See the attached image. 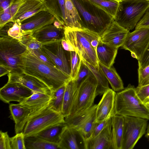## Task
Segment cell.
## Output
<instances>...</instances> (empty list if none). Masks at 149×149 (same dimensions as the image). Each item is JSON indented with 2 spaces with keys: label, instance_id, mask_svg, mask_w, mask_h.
<instances>
[{
  "label": "cell",
  "instance_id": "cell-1",
  "mask_svg": "<svg viewBox=\"0 0 149 149\" xmlns=\"http://www.w3.org/2000/svg\"><path fill=\"white\" fill-rule=\"evenodd\" d=\"M22 70L45 84L52 92L66 84L71 77L39 60L28 50L22 56Z\"/></svg>",
  "mask_w": 149,
  "mask_h": 149
},
{
  "label": "cell",
  "instance_id": "cell-2",
  "mask_svg": "<svg viewBox=\"0 0 149 149\" xmlns=\"http://www.w3.org/2000/svg\"><path fill=\"white\" fill-rule=\"evenodd\" d=\"M65 39L74 49L82 59L99 69L96 51L91 44L94 39L100 38L98 34L85 28L65 26Z\"/></svg>",
  "mask_w": 149,
  "mask_h": 149
},
{
  "label": "cell",
  "instance_id": "cell-3",
  "mask_svg": "<svg viewBox=\"0 0 149 149\" xmlns=\"http://www.w3.org/2000/svg\"><path fill=\"white\" fill-rule=\"evenodd\" d=\"M81 20V28L100 36L110 25L113 19L88 0H72Z\"/></svg>",
  "mask_w": 149,
  "mask_h": 149
},
{
  "label": "cell",
  "instance_id": "cell-4",
  "mask_svg": "<svg viewBox=\"0 0 149 149\" xmlns=\"http://www.w3.org/2000/svg\"><path fill=\"white\" fill-rule=\"evenodd\" d=\"M115 114L149 120V109L137 95L134 86L130 84L116 93Z\"/></svg>",
  "mask_w": 149,
  "mask_h": 149
},
{
  "label": "cell",
  "instance_id": "cell-5",
  "mask_svg": "<svg viewBox=\"0 0 149 149\" xmlns=\"http://www.w3.org/2000/svg\"><path fill=\"white\" fill-rule=\"evenodd\" d=\"M19 40L11 38H0V64L7 67L9 73H23L22 56L28 51Z\"/></svg>",
  "mask_w": 149,
  "mask_h": 149
},
{
  "label": "cell",
  "instance_id": "cell-6",
  "mask_svg": "<svg viewBox=\"0 0 149 149\" xmlns=\"http://www.w3.org/2000/svg\"><path fill=\"white\" fill-rule=\"evenodd\" d=\"M149 7V0H126L119 2L114 20L129 31L133 29Z\"/></svg>",
  "mask_w": 149,
  "mask_h": 149
},
{
  "label": "cell",
  "instance_id": "cell-7",
  "mask_svg": "<svg viewBox=\"0 0 149 149\" xmlns=\"http://www.w3.org/2000/svg\"><path fill=\"white\" fill-rule=\"evenodd\" d=\"M65 122V117L48 107L26 123L23 131L25 138L36 136L38 133L54 125Z\"/></svg>",
  "mask_w": 149,
  "mask_h": 149
},
{
  "label": "cell",
  "instance_id": "cell-8",
  "mask_svg": "<svg viewBox=\"0 0 149 149\" xmlns=\"http://www.w3.org/2000/svg\"><path fill=\"white\" fill-rule=\"evenodd\" d=\"M97 81L93 74L87 77L81 82L77 88L73 108L70 115L87 109L94 105L95 99L97 96Z\"/></svg>",
  "mask_w": 149,
  "mask_h": 149
},
{
  "label": "cell",
  "instance_id": "cell-9",
  "mask_svg": "<svg viewBox=\"0 0 149 149\" xmlns=\"http://www.w3.org/2000/svg\"><path fill=\"white\" fill-rule=\"evenodd\" d=\"M123 117L124 130L122 149H132L146 134L148 120L133 116Z\"/></svg>",
  "mask_w": 149,
  "mask_h": 149
},
{
  "label": "cell",
  "instance_id": "cell-10",
  "mask_svg": "<svg viewBox=\"0 0 149 149\" xmlns=\"http://www.w3.org/2000/svg\"><path fill=\"white\" fill-rule=\"evenodd\" d=\"M40 49L57 69L71 77L70 52L63 48L61 41L42 44Z\"/></svg>",
  "mask_w": 149,
  "mask_h": 149
},
{
  "label": "cell",
  "instance_id": "cell-11",
  "mask_svg": "<svg viewBox=\"0 0 149 149\" xmlns=\"http://www.w3.org/2000/svg\"><path fill=\"white\" fill-rule=\"evenodd\" d=\"M149 43V26L135 29L129 32L122 48L129 51L132 57L139 60Z\"/></svg>",
  "mask_w": 149,
  "mask_h": 149
},
{
  "label": "cell",
  "instance_id": "cell-12",
  "mask_svg": "<svg viewBox=\"0 0 149 149\" xmlns=\"http://www.w3.org/2000/svg\"><path fill=\"white\" fill-rule=\"evenodd\" d=\"M56 18L47 10H42L18 23L23 34H31L47 25L52 24Z\"/></svg>",
  "mask_w": 149,
  "mask_h": 149
},
{
  "label": "cell",
  "instance_id": "cell-13",
  "mask_svg": "<svg viewBox=\"0 0 149 149\" xmlns=\"http://www.w3.org/2000/svg\"><path fill=\"white\" fill-rule=\"evenodd\" d=\"M33 93L31 90L19 83L7 82L0 89V98L6 103L12 101L19 103Z\"/></svg>",
  "mask_w": 149,
  "mask_h": 149
},
{
  "label": "cell",
  "instance_id": "cell-14",
  "mask_svg": "<svg viewBox=\"0 0 149 149\" xmlns=\"http://www.w3.org/2000/svg\"><path fill=\"white\" fill-rule=\"evenodd\" d=\"M116 93L112 89L109 88L103 94L101 100L97 104L95 122L108 120L115 115Z\"/></svg>",
  "mask_w": 149,
  "mask_h": 149
},
{
  "label": "cell",
  "instance_id": "cell-15",
  "mask_svg": "<svg viewBox=\"0 0 149 149\" xmlns=\"http://www.w3.org/2000/svg\"><path fill=\"white\" fill-rule=\"evenodd\" d=\"M129 32L113 20L100 36V40L103 42L118 48L123 45Z\"/></svg>",
  "mask_w": 149,
  "mask_h": 149
},
{
  "label": "cell",
  "instance_id": "cell-16",
  "mask_svg": "<svg viewBox=\"0 0 149 149\" xmlns=\"http://www.w3.org/2000/svg\"><path fill=\"white\" fill-rule=\"evenodd\" d=\"M8 82L19 83L27 87L33 92L46 93L50 95L51 91L48 87L37 79L29 75L21 74H8Z\"/></svg>",
  "mask_w": 149,
  "mask_h": 149
},
{
  "label": "cell",
  "instance_id": "cell-17",
  "mask_svg": "<svg viewBox=\"0 0 149 149\" xmlns=\"http://www.w3.org/2000/svg\"><path fill=\"white\" fill-rule=\"evenodd\" d=\"M46 10L43 0H23L13 22H19L38 12Z\"/></svg>",
  "mask_w": 149,
  "mask_h": 149
},
{
  "label": "cell",
  "instance_id": "cell-18",
  "mask_svg": "<svg viewBox=\"0 0 149 149\" xmlns=\"http://www.w3.org/2000/svg\"><path fill=\"white\" fill-rule=\"evenodd\" d=\"M65 29L58 28L53 24L45 26L31 33L42 44L61 41L65 39Z\"/></svg>",
  "mask_w": 149,
  "mask_h": 149
},
{
  "label": "cell",
  "instance_id": "cell-19",
  "mask_svg": "<svg viewBox=\"0 0 149 149\" xmlns=\"http://www.w3.org/2000/svg\"><path fill=\"white\" fill-rule=\"evenodd\" d=\"M111 121L96 136L84 141V149H113L111 137Z\"/></svg>",
  "mask_w": 149,
  "mask_h": 149
},
{
  "label": "cell",
  "instance_id": "cell-20",
  "mask_svg": "<svg viewBox=\"0 0 149 149\" xmlns=\"http://www.w3.org/2000/svg\"><path fill=\"white\" fill-rule=\"evenodd\" d=\"M97 106L94 104L87 109L65 117V126L78 131L95 114Z\"/></svg>",
  "mask_w": 149,
  "mask_h": 149
},
{
  "label": "cell",
  "instance_id": "cell-21",
  "mask_svg": "<svg viewBox=\"0 0 149 149\" xmlns=\"http://www.w3.org/2000/svg\"><path fill=\"white\" fill-rule=\"evenodd\" d=\"M123 116L114 115L111 119V137L113 149H122L124 130Z\"/></svg>",
  "mask_w": 149,
  "mask_h": 149
},
{
  "label": "cell",
  "instance_id": "cell-22",
  "mask_svg": "<svg viewBox=\"0 0 149 149\" xmlns=\"http://www.w3.org/2000/svg\"><path fill=\"white\" fill-rule=\"evenodd\" d=\"M118 49L100 40L96 49L99 62L108 68L111 67L114 62Z\"/></svg>",
  "mask_w": 149,
  "mask_h": 149
},
{
  "label": "cell",
  "instance_id": "cell-23",
  "mask_svg": "<svg viewBox=\"0 0 149 149\" xmlns=\"http://www.w3.org/2000/svg\"><path fill=\"white\" fill-rule=\"evenodd\" d=\"M50 97V95L46 93L34 92L19 103L29 108L33 113L47 107Z\"/></svg>",
  "mask_w": 149,
  "mask_h": 149
},
{
  "label": "cell",
  "instance_id": "cell-24",
  "mask_svg": "<svg viewBox=\"0 0 149 149\" xmlns=\"http://www.w3.org/2000/svg\"><path fill=\"white\" fill-rule=\"evenodd\" d=\"M81 138H82L78 131L65 126L58 144L59 149H80L79 140Z\"/></svg>",
  "mask_w": 149,
  "mask_h": 149
},
{
  "label": "cell",
  "instance_id": "cell-25",
  "mask_svg": "<svg viewBox=\"0 0 149 149\" xmlns=\"http://www.w3.org/2000/svg\"><path fill=\"white\" fill-rule=\"evenodd\" d=\"M77 87L72 78L66 84L61 113L65 117L70 115L73 108Z\"/></svg>",
  "mask_w": 149,
  "mask_h": 149
},
{
  "label": "cell",
  "instance_id": "cell-26",
  "mask_svg": "<svg viewBox=\"0 0 149 149\" xmlns=\"http://www.w3.org/2000/svg\"><path fill=\"white\" fill-rule=\"evenodd\" d=\"M46 10L65 26V0H43Z\"/></svg>",
  "mask_w": 149,
  "mask_h": 149
},
{
  "label": "cell",
  "instance_id": "cell-27",
  "mask_svg": "<svg viewBox=\"0 0 149 149\" xmlns=\"http://www.w3.org/2000/svg\"><path fill=\"white\" fill-rule=\"evenodd\" d=\"M10 117L15 122V131L17 130L29 115L33 113L30 109L20 104L11 103L9 106Z\"/></svg>",
  "mask_w": 149,
  "mask_h": 149
},
{
  "label": "cell",
  "instance_id": "cell-28",
  "mask_svg": "<svg viewBox=\"0 0 149 149\" xmlns=\"http://www.w3.org/2000/svg\"><path fill=\"white\" fill-rule=\"evenodd\" d=\"M66 26L81 28V20L78 11L72 0H65Z\"/></svg>",
  "mask_w": 149,
  "mask_h": 149
},
{
  "label": "cell",
  "instance_id": "cell-29",
  "mask_svg": "<svg viewBox=\"0 0 149 149\" xmlns=\"http://www.w3.org/2000/svg\"><path fill=\"white\" fill-rule=\"evenodd\" d=\"M65 127L64 123H58L46 128L36 136L50 143L58 144Z\"/></svg>",
  "mask_w": 149,
  "mask_h": 149
},
{
  "label": "cell",
  "instance_id": "cell-30",
  "mask_svg": "<svg viewBox=\"0 0 149 149\" xmlns=\"http://www.w3.org/2000/svg\"><path fill=\"white\" fill-rule=\"evenodd\" d=\"M99 65L113 90L118 92L124 89L122 80L113 67L108 68L99 62Z\"/></svg>",
  "mask_w": 149,
  "mask_h": 149
},
{
  "label": "cell",
  "instance_id": "cell-31",
  "mask_svg": "<svg viewBox=\"0 0 149 149\" xmlns=\"http://www.w3.org/2000/svg\"><path fill=\"white\" fill-rule=\"evenodd\" d=\"M26 149H59L58 144L49 142L36 136L24 138Z\"/></svg>",
  "mask_w": 149,
  "mask_h": 149
},
{
  "label": "cell",
  "instance_id": "cell-32",
  "mask_svg": "<svg viewBox=\"0 0 149 149\" xmlns=\"http://www.w3.org/2000/svg\"><path fill=\"white\" fill-rule=\"evenodd\" d=\"M24 35L18 23L10 22L0 28V37L11 38L20 41Z\"/></svg>",
  "mask_w": 149,
  "mask_h": 149
},
{
  "label": "cell",
  "instance_id": "cell-33",
  "mask_svg": "<svg viewBox=\"0 0 149 149\" xmlns=\"http://www.w3.org/2000/svg\"><path fill=\"white\" fill-rule=\"evenodd\" d=\"M66 84L52 92L48 104L50 109L61 113Z\"/></svg>",
  "mask_w": 149,
  "mask_h": 149
},
{
  "label": "cell",
  "instance_id": "cell-34",
  "mask_svg": "<svg viewBox=\"0 0 149 149\" xmlns=\"http://www.w3.org/2000/svg\"><path fill=\"white\" fill-rule=\"evenodd\" d=\"M83 62L89 68L95 77L97 83V95H102L109 88L108 81L100 68L97 70L93 66L82 59Z\"/></svg>",
  "mask_w": 149,
  "mask_h": 149
},
{
  "label": "cell",
  "instance_id": "cell-35",
  "mask_svg": "<svg viewBox=\"0 0 149 149\" xmlns=\"http://www.w3.org/2000/svg\"><path fill=\"white\" fill-rule=\"evenodd\" d=\"M92 3L102 9L113 19H114L119 3L111 0H88Z\"/></svg>",
  "mask_w": 149,
  "mask_h": 149
},
{
  "label": "cell",
  "instance_id": "cell-36",
  "mask_svg": "<svg viewBox=\"0 0 149 149\" xmlns=\"http://www.w3.org/2000/svg\"><path fill=\"white\" fill-rule=\"evenodd\" d=\"M92 74L91 70L82 60L77 73L74 79L75 84L77 88L84 79Z\"/></svg>",
  "mask_w": 149,
  "mask_h": 149
},
{
  "label": "cell",
  "instance_id": "cell-37",
  "mask_svg": "<svg viewBox=\"0 0 149 149\" xmlns=\"http://www.w3.org/2000/svg\"><path fill=\"white\" fill-rule=\"evenodd\" d=\"M20 41L29 50L40 49L42 45V44L33 37L31 34L24 35Z\"/></svg>",
  "mask_w": 149,
  "mask_h": 149
},
{
  "label": "cell",
  "instance_id": "cell-38",
  "mask_svg": "<svg viewBox=\"0 0 149 149\" xmlns=\"http://www.w3.org/2000/svg\"><path fill=\"white\" fill-rule=\"evenodd\" d=\"M71 67V77L74 79L75 78L80 67L81 58L75 51L70 52Z\"/></svg>",
  "mask_w": 149,
  "mask_h": 149
},
{
  "label": "cell",
  "instance_id": "cell-39",
  "mask_svg": "<svg viewBox=\"0 0 149 149\" xmlns=\"http://www.w3.org/2000/svg\"><path fill=\"white\" fill-rule=\"evenodd\" d=\"M25 137L23 132L16 134L10 137V144L11 149H26Z\"/></svg>",
  "mask_w": 149,
  "mask_h": 149
},
{
  "label": "cell",
  "instance_id": "cell-40",
  "mask_svg": "<svg viewBox=\"0 0 149 149\" xmlns=\"http://www.w3.org/2000/svg\"><path fill=\"white\" fill-rule=\"evenodd\" d=\"M138 86H141L149 84V65L144 68L139 67Z\"/></svg>",
  "mask_w": 149,
  "mask_h": 149
},
{
  "label": "cell",
  "instance_id": "cell-41",
  "mask_svg": "<svg viewBox=\"0 0 149 149\" xmlns=\"http://www.w3.org/2000/svg\"><path fill=\"white\" fill-rule=\"evenodd\" d=\"M136 94L144 103L149 100V84L141 86L135 88Z\"/></svg>",
  "mask_w": 149,
  "mask_h": 149
},
{
  "label": "cell",
  "instance_id": "cell-42",
  "mask_svg": "<svg viewBox=\"0 0 149 149\" xmlns=\"http://www.w3.org/2000/svg\"><path fill=\"white\" fill-rule=\"evenodd\" d=\"M111 118L101 122H95L89 139L94 138L98 134L111 122Z\"/></svg>",
  "mask_w": 149,
  "mask_h": 149
},
{
  "label": "cell",
  "instance_id": "cell-43",
  "mask_svg": "<svg viewBox=\"0 0 149 149\" xmlns=\"http://www.w3.org/2000/svg\"><path fill=\"white\" fill-rule=\"evenodd\" d=\"M28 50L42 62L57 68L56 65L45 55L40 49Z\"/></svg>",
  "mask_w": 149,
  "mask_h": 149
},
{
  "label": "cell",
  "instance_id": "cell-44",
  "mask_svg": "<svg viewBox=\"0 0 149 149\" xmlns=\"http://www.w3.org/2000/svg\"><path fill=\"white\" fill-rule=\"evenodd\" d=\"M0 149H11L10 144V137L7 132H0Z\"/></svg>",
  "mask_w": 149,
  "mask_h": 149
},
{
  "label": "cell",
  "instance_id": "cell-45",
  "mask_svg": "<svg viewBox=\"0 0 149 149\" xmlns=\"http://www.w3.org/2000/svg\"><path fill=\"white\" fill-rule=\"evenodd\" d=\"M139 67L144 68L149 65V43L143 55L138 60Z\"/></svg>",
  "mask_w": 149,
  "mask_h": 149
},
{
  "label": "cell",
  "instance_id": "cell-46",
  "mask_svg": "<svg viewBox=\"0 0 149 149\" xmlns=\"http://www.w3.org/2000/svg\"><path fill=\"white\" fill-rule=\"evenodd\" d=\"M13 17L10 12H0V28L6 24L13 21Z\"/></svg>",
  "mask_w": 149,
  "mask_h": 149
},
{
  "label": "cell",
  "instance_id": "cell-47",
  "mask_svg": "<svg viewBox=\"0 0 149 149\" xmlns=\"http://www.w3.org/2000/svg\"><path fill=\"white\" fill-rule=\"evenodd\" d=\"M148 26H149V7L143 17L137 24L135 29Z\"/></svg>",
  "mask_w": 149,
  "mask_h": 149
},
{
  "label": "cell",
  "instance_id": "cell-48",
  "mask_svg": "<svg viewBox=\"0 0 149 149\" xmlns=\"http://www.w3.org/2000/svg\"><path fill=\"white\" fill-rule=\"evenodd\" d=\"M17 0H0V12H10V6Z\"/></svg>",
  "mask_w": 149,
  "mask_h": 149
},
{
  "label": "cell",
  "instance_id": "cell-49",
  "mask_svg": "<svg viewBox=\"0 0 149 149\" xmlns=\"http://www.w3.org/2000/svg\"><path fill=\"white\" fill-rule=\"evenodd\" d=\"M23 1V0H17L12 4L10 7V11L12 16L13 18L16 14Z\"/></svg>",
  "mask_w": 149,
  "mask_h": 149
},
{
  "label": "cell",
  "instance_id": "cell-50",
  "mask_svg": "<svg viewBox=\"0 0 149 149\" xmlns=\"http://www.w3.org/2000/svg\"><path fill=\"white\" fill-rule=\"evenodd\" d=\"M61 43L63 48L65 50L70 52L75 51L74 48L65 39L61 41Z\"/></svg>",
  "mask_w": 149,
  "mask_h": 149
},
{
  "label": "cell",
  "instance_id": "cell-51",
  "mask_svg": "<svg viewBox=\"0 0 149 149\" xmlns=\"http://www.w3.org/2000/svg\"><path fill=\"white\" fill-rule=\"evenodd\" d=\"M10 70L4 65L0 64V77H1L10 72Z\"/></svg>",
  "mask_w": 149,
  "mask_h": 149
},
{
  "label": "cell",
  "instance_id": "cell-52",
  "mask_svg": "<svg viewBox=\"0 0 149 149\" xmlns=\"http://www.w3.org/2000/svg\"><path fill=\"white\" fill-rule=\"evenodd\" d=\"M53 24L58 28H64L65 27L62 25L56 19H55Z\"/></svg>",
  "mask_w": 149,
  "mask_h": 149
},
{
  "label": "cell",
  "instance_id": "cell-53",
  "mask_svg": "<svg viewBox=\"0 0 149 149\" xmlns=\"http://www.w3.org/2000/svg\"><path fill=\"white\" fill-rule=\"evenodd\" d=\"M145 136L149 141V123L148 124Z\"/></svg>",
  "mask_w": 149,
  "mask_h": 149
},
{
  "label": "cell",
  "instance_id": "cell-54",
  "mask_svg": "<svg viewBox=\"0 0 149 149\" xmlns=\"http://www.w3.org/2000/svg\"><path fill=\"white\" fill-rule=\"evenodd\" d=\"M146 106L149 109V100L145 103Z\"/></svg>",
  "mask_w": 149,
  "mask_h": 149
},
{
  "label": "cell",
  "instance_id": "cell-55",
  "mask_svg": "<svg viewBox=\"0 0 149 149\" xmlns=\"http://www.w3.org/2000/svg\"><path fill=\"white\" fill-rule=\"evenodd\" d=\"M111 0L115 1L117 2H118V3H119V2H120V1H123L126 0Z\"/></svg>",
  "mask_w": 149,
  "mask_h": 149
}]
</instances>
